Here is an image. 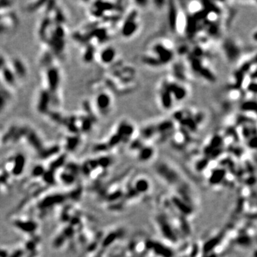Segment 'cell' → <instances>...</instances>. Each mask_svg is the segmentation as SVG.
Wrapping results in <instances>:
<instances>
[{
    "mask_svg": "<svg viewBox=\"0 0 257 257\" xmlns=\"http://www.w3.org/2000/svg\"><path fill=\"white\" fill-rule=\"evenodd\" d=\"M114 56V51L112 49L109 48L104 50L103 52L101 53V57L102 61L104 62H109L113 59Z\"/></svg>",
    "mask_w": 257,
    "mask_h": 257,
    "instance_id": "3957f363",
    "label": "cell"
},
{
    "mask_svg": "<svg viewBox=\"0 0 257 257\" xmlns=\"http://www.w3.org/2000/svg\"><path fill=\"white\" fill-rule=\"evenodd\" d=\"M49 102V96L47 94H44L41 96V100L39 101V110L41 111H44L45 109H47V104H48Z\"/></svg>",
    "mask_w": 257,
    "mask_h": 257,
    "instance_id": "277c9868",
    "label": "cell"
},
{
    "mask_svg": "<svg viewBox=\"0 0 257 257\" xmlns=\"http://www.w3.org/2000/svg\"><path fill=\"white\" fill-rule=\"evenodd\" d=\"M48 81L51 89H55L59 82L58 72L55 69H51L49 71Z\"/></svg>",
    "mask_w": 257,
    "mask_h": 257,
    "instance_id": "6da1fadb",
    "label": "cell"
},
{
    "mask_svg": "<svg viewBox=\"0 0 257 257\" xmlns=\"http://www.w3.org/2000/svg\"><path fill=\"white\" fill-rule=\"evenodd\" d=\"M97 104L101 109H106L110 104V99L109 97L105 94H101L99 95L97 99Z\"/></svg>",
    "mask_w": 257,
    "mask_h": 257,
    "instance_id": "7a4b0ae2",
    "label": "cell"
}]
</instances>
